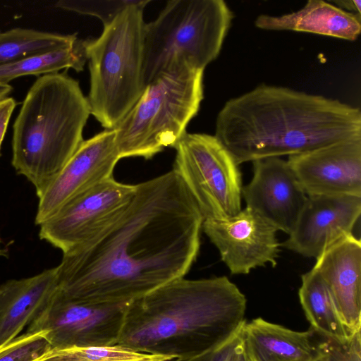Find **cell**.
<instances>
[{
	"label": "cell",
	"mask_w": 361,
	"mask_h": 361,
	"mask_svg": "<svg viewBox=\"0 0 361 361\" xmlns=\"http://www.w3.org/2000/svg\"><path fill=\"white\" fill-rule=\"evenodd\" d=\"M87 62L85 40L78 39L71 46L49 50L0 66V83L24 75H44L62 69L83 71Z\"/></svg>",
	"instance_id": "obj_21"
},
{
	"label": "cell",
	"mask_w": 361,
	"mask_h": 361,
	"mask_svg": "<svg viewBox=\"0 0 361 361\" xmlns=\"http://www.w3.org/2000/svg\"><path fill=\"white\" fill-rule=\"evenodd\" d=\"M90 115L79 82L66 73L39 77L13 126L12 165L39 197L83 142Z\"/></svg>",
	"instance_id": "obj_4"
},
{
	"label": "cell",
	"mask_w": 361,
	"mask_h": 361,
	"mask_svg": "<svg viewBox=\"0 0 361 361\" xmlns=\"http://www.w3.org/2000/svg\"><path fill=\"white\" fill-rule=\"evenodd\" d=\"M16 102L12 97H7L0 101V153L11 116L16 108Z\"/></svg>",
	"instance_id": "obj_28"
},
{
	"label": "cell",
	"mask_w": 361,
	"mask_h": 361,
	"mask_svg": "<svg viewBox=\"0 0 361 361\" xmlns=\"http://www.w3.org/2000/svg\"><path fill=\"white\" fill-rule=\"evenodd\" d=\"M215 129L240 165L361 138V112L336 99L261 85L227 101Z\"/></svg>",
	"instance_id": "obj_2"
},
{
	"label": "cell",
	"mask_w": 361,
	"mask_h": 361,
	"mask_svg": "<svg viewBox=\"0 0 361 361\" xmlns=\"http://www.w3.org/2000/svg\"><path fill=\"white\" fill-rule=\"evenodd\" d=\"M137 0L111 22L100 36L85 39L90 87V114L105 129H114L141 97L143 77L144 8Z\"/></svg>",
	"instance_id": "obj_5"
},
{
	"label": "cell",
	"mask_w": 361,
	"mask_h": 361,
	"mask_svg": "<svg viewBox=\"0 0 361 361\" xmlns=\"http://www.w3.org/2000/svg\"><path fill=\"white\" fill-rule=\"evenodd\" d=\"M174 148L172 170L185 185L203 221L231 217L242 209L239 165L214 135L186 133Z\"/></svg>",
	"instance_id": "obj_8"
},
{
	"label": "cell",
	"mask_w": 361,
	"mask_h": 361,
	"mask_svg": "<svg viewBox=\"0 0 361 361\" xmlns=\"http://www.w3.org/2000/svg\"><path fill=\"white\" fill-rule=\"evenodd\" d=\"M287 162L307 195L361 197V138L290 155Z\"/></svg>",
	"instance_id": "obj_13"
},
{
	"label": "cell",
	"mask_w": 361,
	"mask_h": 361,
	"mask_svg": "<svg viewBox=\"0 0 361 361\" xmlns=\"http://www.w3.org/2000/svg\"><path fill=\"white\" fill-rule=\"evenodd\" d=\"M0 242H1V239H0Z\"/></svg>",
	"instance_id": "obj_33"
},
{
	"label": "cell",
	"mask_w": 361,
	"mask_h": 361,
	"mask_svg": "<svg viewBox=\"0 0 361 361\" xmlns=\"http://www.w3.org/2000/svg\"><path fill=\"white\" fill-rule=\"evenodd\" d=\"M360 16L322 0H310L290 13L259 15L255 25L263 30L305 32L353 41L361 31Z\"/></svg>",
	"instance_id": "obj_19"
},
{
	"label": "cell",
	"mask_w": 361,
	"mask_h": 361,
	"mask_svg": "<svg viewBox=\"0 0 361 361\" xmlns=\"http://www.w3.org/2000/svg\"><path fill=\"white\" fill-rule=\"evenodd\" d=\"M135 185L106 179L75 195L39 225L42 240L67 252L88 243L127 209Z\"/></svg>",
	"instance_id": "obj_9"
},
{
	"label": "cell",
	"mask_w": 361,
	"mask_h": 361,
	"mask_svg": "<svg viewBox=\"0 0 361 361\" xmlns=\"http://www.w3.org/2000/svg\"><path fill=\"white\" fill-rule=\"evenodd\" d=\"M204 70L188 62L160 73L114 128L120 158L149 159L175 147L204 98Z\"/></svg>",
	"instance_id": "obj_6"
},
{
	"label": "cell",
	"mask_w": 361,
	"mask_h": 361,
	"mask_svg": "<svg viewBox=\"0 0 361 361\" xmlns=\"http://www.w3.org/2000/svg\"><path fill=\"white\" fill-rule=\"evenodd\" d=\"M125 212L88 243L63 253L59 291L76 301L126 304L183 278L200 247L202 216L173 170L136 184Z\"/></svg>",
	"instance_id": "obj_1"
},
{
	"label": "cell",
	"mask_w": 361,
	"mask_h": 361,
	"mask_svg": "<svg viewBox=\"0 0 361 361\" xmlns=\"http://www.w3.org/2000/svg\"><path fill=\"white\" fill-rule=\"evenodd\" d=\"M298 295L310 328L314 331L339 340L350 336L338 315L327 288L314 269L301 276Z\"/></svg>",
	"instance_id": "obj_20"
},
{
	"label": "cell",
	"mask_w": 361,
	"mask_h": 361,
	"mask_svg": "<svg viewBox=\"0 0 361 361\" xmlns=\"http://www.w3.org/2000/svg\"><path fill=\"white\" fill-rule=\"evenodd\" d=\"M232 361H252L245 350L243 343V338L241 343L238 345L233 355Z\"/></svg>",
	"instance_id": "obj_30"
},
{
	"label": "cell",
	"mask_w": 361,
	"mask_h": 361,
	"mask_svg": "<svg viewBox=\"0 0 361 361\" xmlns=\"http://www.w3.org/2000/svg\"><path fill=\"white\" fill-rule=\"evenodd\" d=\"M314 333L320 354L318 361H361V329L343 340Z\"/></svg>",
	"instance_id": "obj_25"
},
{
	"label": "cell",
	"mask_w": 361,
	"mask_h": 361,
	"mask_svg": "<svg viewBox=\"0 0 361 361\" xmlns=\"http://www.w3.org/2000/svg\"><path fill=\"white\" fill-rule=\"evenodd\" d=\"M334 3L336 4V6L345 11L361 16L360 0H338L334 1Z\"/></svg>",
	"instance_id": "obj_29"
},
{
	"label": "cell",
	"mask_w": 361,
	"mask_h": 361,
	"mask_svg": "<svg viewBox=\"0 0 361 361\" xmlns=\"http://www.w3.org/2000/svg\"><path fill=\"white\" fill-rule=\"evenodd\" d=\"M361 214V197L307 195L296 224L283 247L317 258L326 248L353 233Z\"/></svg>",
	"instance_id": "obj_14"
},
{
	"label": "cell",
	"mask_w": 361,
	"mask_h": 361,
	"mask_svg": "<svg viewBox=\"0 0 361 361\" xmlns=\"http://www.w3.org/2000/svg\"><path fill=\"white\" fill-rule=\"evenodd\" d=\"M251 360H252V359H251ZM252 361H253V360H252Z\"/></svg>",
	"instance_id": "obj_32"
},
{
	"label": "cell",
	"mask_w": 361,
	"mask_h": 361,
	"mask_svg": "<svg viewBox=\"0 0 361 361\" xmlns=\"http://www.w3.org/2000/svg\"><path fill=\"white\" fill-rule=\"evenodd\" d=\"M245 350L253 361H318L320 357L312 329L295 331L261 317L242 327Z\"/></svg>",
	"instance_id": "obj_18"
},
{
	"label": "cell",
	"mask_w": 361,
	"mask_h": 361,
	"mask_svg": "<svg viewBox=\"0 0 361 361\" xmlns=\"http://www.w3.org/2000/svg\"><path fill=\"white\" fill-rule=\"evenodd\" d=\"M252 163V178L242 189V197L246 207L277 231L289 234L307 195L287 161L280 157H270Z\"/></svg>",
	"instance_id": "obj_15"
},
{
	"label": "cell",
	"mask_w": 361,
	"mask_h": 361,
	"mask_svg": "<svg viewBox=\"0 0 361 361\" xmlns=\"http://www.w3.org/2000/svg\"><path fill=\"white\" fill-rule=\"evenodd\" d=\"M13 88L8 84L0 83V101L7 97Z\"/></svg>",
	"instance_id": "obj_31"
},
{
	"label": "cell",
	"mask_w": 361,
	"mask_h": 361,
	"mask_svg": "<svg viewBox=\"0 0 361 361\" xmlns=\"http://www.w3.org/2000/svg\"><path fill=\"white\" fill-rule=\"evenodd\" d=\"M114 129H105L83 140L63 169L38 197L35 224L50 218L69 200L96 184L113 177L121 159Z\"/></svg>",
	"instance_id": "obj_12"
},
{
	"label": "cell",
	"mask_w": 361,
	"mask_h": 361,
	"mask_svg": "<svg viewBox=\"0 0 361 361\" xmlns=\"http://www.w3.org/2000/svg\"><path fill=\"white\" fill-rule=\"evenodd\" d=\"M126 304H94L69 299L59 289L26 331L44 330L52 349L116 345Z\"/></svg>",
	"instance_id": "obj_10"
},
{
	"label": "cell",
	"mask_w": 361,
	"mask_h": 361,
	"mask_svg": "<svg viewBox=\"0 0 361 361\" xmlns=\"http://www.w3.org/2000/svg\"><path fill=\"white\" fill-rule=\"evenodd\" d=\"M137 0H60L56 7L82 15L97 17L103 25L111 22L126 7Z\"/></svg>",
	"instance_id": "obj_26"
},
{
	"label": "cell",
	"mask_w": 361,
	"mask_h": 361,
	"mask_svg": "<svg viewBox=\"0 0 361 361\" xmlns=\"http://www.w3.org/2000/svg\"><path fill=\"white\" fill-rule=\"evenodd\" d=\"M169 356L136 352L118 345L51 349L42 361H171Z\"/></svg>",
	"instance_id": "obj_23"
},
{
	"label": "cell",
	"mask_w": 361,
	"mask_h": 361,
	"mask_svg": "<svg viewBox=\"0 0 361 361\" xmlns=\"http://www.w3.org/2000/svg\"><path fill=\"white\" fill-rule=\"evenodd\" d=\"M246 305L227 276L176 279L126 304L116 345L173 359L195 356L235 336Z\"/></svg>",
	"instance_id": "obj_3"
},
{
	"label": "cell",
	"mask_w": 361,
	"mask_h": 361,
	"mask_svg": "<svg viewBox=\"0 0 361 361\" xmlns=\"http://www.w3.org/2000/svg\"><path fill=\"white\" fill-rule=\"evenodd\" d=\"M321 277L349 335L361 329V242L353 233L326 248L312 267Z\"/></svg>",
	"instance_id": "obj_16"
},
{
	"label": "cell",
	"mask_w": 361,
	"mask_h": 361,
	"mask_svg": "<svg viewBox=\"0 0 361 361\" xmlns=\"http://www.w3.org/2000/svg\"><path fill=\"white\" fill-rule=\"evenodd\" d=\"M78 39L76 34L64 35L22 27L0 32V66L30 55L70 47Z\"/></svg>",
	"instance_id": "obj_22"
},
{
	"label": "cell",
	"mask_w": 361,
	"mask_h": 361,
	"mask_svg": "<svg viewBox=\"0 0 361 361\" xmlns=\"http://www.w3.org/2000/svg\"><path fill=\"white\" fill-rule=\"evenodd\" d=\"M242 341L241 328L231 338L212 350L188 358L173 359L172 361H232L233 355Z\"/></svg>",
	"instance_id": "obj_27"
},
{
	"label": "cell",
	"mask_w": 361,
	"mask_h": 361,
	"mask_svg": "<svg viewBox=\"0 0 361 361\" xmlns=\"http://www.w3.org/2000/svg\"><path fill=\"white\" fill-rule=\"evenodd\" d=\"M58 289L56 267L0 285V347L17 337L37 317Z\"/></svg>",
	"instance_id": "obj_17"
},
{
	"label": "cell",
	"mask_w": 361,
	"mask_h": 361,
	"mask_svg": "<svg viewBox=\"0 0 361 361\" xmlns=\"http://www.w3.org/2000/svg\"><path fill=\"white\" fill-rule=\"evenodd\" d=\"M51 349L46 331H26L0 347V361H42Z\"/></svg>",
	"instance_id": "obj_24"
},
{
	"label": "cell",
	"mask_w": 361,
	"mask_h": 361,
	"mask_svg": "<svg viewBox=\"0 0 361 361\" xmlns=\"http://www.w3.org/2000/svg\"><path fill=\"white\" fill-rule=\"evenodd\" d=\"M202 229L232 274H247L267 264L277 265L278 231L247 207L231 217L203 221Z\"/></svg>",
	"instance_id": "obj_11"
},
{
	"label": "cell",
	"mask_w": 361,
	"mask_h": 361,
	"mask_svg": "<svg viewBox=\"0 0 361 361\" xmlns=\"http://www.w3.org/2000/svg\"><path fill=\"white\" fill-rule=\"evenodd\" d=\"M233 15L223 0H171L144 27L145 85L188 62L204 70L219 56Z\"/></svg>",
	"instance_id": "obj_7"
},
{
	"label": "cell",
	"mask_w": 361,
	"mask_h": 361,
	"mask_svg": "<svg viewBox=\"0 0 361 361\" xmlns=\"http://www.w3.org/2000/svg\"><path fill=\"white\" fill-rule=\"evenodd\" d=\"M1 32V31H0Z\"/></svg>",
	"instance_id": "obj_34"
}]
</instances>
